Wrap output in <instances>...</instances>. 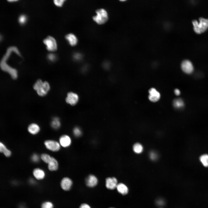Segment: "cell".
Here are the masks:
<instances>
[{
	"label": "cell",
	"mask_w": 208,
	"mask_h": 208,
	"mask_svg": "<svg viewBox=\"0 0 208 208\" xmlns=\"http://www.w3.org/2000/svg\"><path fill=\"white\" fill-rule=\"evenodd\" d=\"M72 185V181L69 178L65 177L62 179L60 182V186L63 190L68 191L70 190Z\"/></svg>",
	"instance_id": "cell-10"
},
{
	"label": "cell",
	"mask_w": 208,
	"mask_h": 208,
	"mask_svg": "<svg viewBox=\"0 0 208 208\" xmlns=\"http://www.w3.org/2000/svg\"><path fill=\"white\" fill-rule=\"evenodd\" d=\"M157 203L159 205H162L164 204V202L162 200H159L157 201Z\"/></svg>",
	"instance_id": "cell-36"
},
{
	"label": "cell",
	"mask_w": 208,
	"mask_h": 208,
	"mask_svg": "<svg viewBox=\"0 0 208 208\" xmlns=\"http://www.w3.org/2000/svg\"><path fill=\"white\" fill-rule=\"evenodd\" d=\"M40 129L39 126L37 124L34 123L30 124L27 127L28 132L33 135L38 134L40 132Z\"/></svg>",
	"instance_id": "cell-14"
},
{
	"label": "cell",
	"mask_w": 208,
	"mask_h": 208,
	"mask_svg": "<svg viewBox=\"0 0 208 208\" xmlns=\"http://www.w3.org/2000/svg\"><path fill=\"white\" fill-rule=\"evenodd\" d=\"M117 185V180L115 177H108L106 179V186L108 189L113 190L116 187Z\"/></svg>",
	"instance_id": "cell-13"
},
{
	"label": "cell",
	"mask_w": 208,
	"mask_h": 208,
	"mask_svg": "<svg viewBox=\"0 0 208 208\" xmlns=\"http://www.w3.org/2000/svg\"><path fill=\"white\" fill-rule=\"evenodd\" d=\"M149 156L151 159L155 160L157 158V155L155 152L152 151L150 153Z\"/></svg>",
	"instance_id": "cell-30"
},
{
	"label": "cell",
	"mask_w": 208,
	"mask_h": 208,
	"mask_svg": "<svg viewBox=\"0 0 208 208\" xmlns=\"http://www.w3.org/2000/svg\"><path fill=\"white\" fill-rule=\"evenodd\" d=\"M44 144L48 150L53 152L58 151L60 148L59 142L53 140H47L44 142Z\"/></svg>",
	"instance_id": "cell-6"
},
{
	"label": "cell",
	"mask_w": 208,
	"mask_h": 208,
	"mask_svg": "<svg viewBox=\"0 0 208 208\" xmlns=\"http://www.w3.org/2000/svg\"><path fill=\"white\" fill-rule=\"evenodd\" d=\"M98 183V179L94 175H89L86 180L87 185L90 187H93L96 185Z\"/></svg>",
	"instance_id": "cell-15"
},
{
	"label": "cell",
	"mask_w": 208,
	"mask_h": 208,
	"mask_svg": "<svg viewBox=\"0 0 208 208\" xmlns=\"http://www.w3.org/2000/svg\"><path fill=\"white\" fill-rule=\"evenodd\" d=\"M174 93L175 95L178 96L180 94V92L178 89H176L174 90Z\"/></svg>",
	"instance_id": "cell-35"
},
{
	"label": "cell",
	"mask_w": 208,
	"mask_h": 208,
	"mask_svg": "<svg viewBox=\"0 0 208 208\" xmlns=\"http://www.w3.org/2000/svg\"><path fill=\"white\" fill-rule=\"evenodd\" d=\"M133 149L135 153L139 154L142 153L143 151V147L141 144L137 143L134 145Z\"/></svg>",
	"instance_id": "cell-23"
},
{
	"label": "cell",
	"mask_w": 208,
	"mask_h": 208,
	"mask_svg": "<svg viewBox=\"0 0 208 208\" xmlns=\"http://www.w3.org/2000/svg\"><path fill=\"white\" fill-rule=\"evenodd\" d=\"M173 105L175 108L179 109L184 106V103L182 99L178 98L174 100Z\"/></svg>",
	"instance_id": "cell-21"
},
{
	"label": "cell",
	"mask_w": 208,
	"mask_h": 208,
	"mask_svg": "<svg viewBox=\"0 0 208 208\" xmlns=\"http://www.w3.org/2000/svg\"><path fill=\"white\" fill-rule=\"evenodd\" d=\"M27 21V17L24 14L21 15L19 17L18 21L19 23L22 25L25 24Z\"/></svg>",
	"instance_id": "cell-26"
},
{
	"label": "cell",
	"mask_w": 208,
	"mask_h": 208,
	"mask_svg": "<svg viewBox=\"0 0 208 208\" xmlns=\"http://www.w3.org/2000/svg\"><path fill=\"white\" fill-rule=\"evenodd\" d=\"M113 208V207H111V208Z\"/></svg>",
	"instance_id": "cell-38"
},
{
	"label": "cell",
	"mask_w": 208,
	"mask_h": 208,
	"mask_svg": "<svg viewBox=\"0 0 208 208\" xmlns=\"http://www.w3.org/2000/svg\"><path fill=\"white\" fill-rule=\"evenodd\" d=\"M148 98L151 102H156L159 100L161 95L160 93L154 88H150L149 91Z\"/></svg>",
	"instance_id": "cell-8"
},
{
	"label": "cell",
	"mask_w": 208,
	"mask_h": 208,
	"mask_svg": "<svg viewBox=\"0 0 208 208\" xmlns=\"http://www.w3.org/2000/svg\"><path fill=\"white\" fill-rule=\"evenodd\" d=\"M109 64L108 62H105L103 64V67L105 69H107L109 67Z\"/></svg>",
	"instance_id": "cell-34"
},
{
	"label": "cell",
	"mask_w": 208,
	"mask_h": 208,
	"mask_svg": "<svg viewBox=\"0 0 208 208\" xmlns=\"http://www.w3.org/2000/svg\"><path fill=\"white\" fill-rule=\"evenodd\" d=\"M47 164L48 169L50 171H55L58 169V162L53 157H52L50 161Z\"/></svg>",
	"instance_id": "cell-16"
},
{
	"label": "cell",
	"mask_w": 208,
	"mask_h": 208,
	"mask_svg": "<svg viewBox=\"0 0 208 208\" xmlns=\"http://www.w3.org/2000/svg\"><path fill=\"white\" fill-rule=\"evenodd\" d=\"M33 88L39 96H44L49 92L50 86L47 81H43L41 79H38L34 83Z\"/></svg>",
	"instance_id": "cell-2"
},
{
	"label": "cell",
	"mask_w": 208,
	"mask_h": 208,
	"mask_svg": "<svg viewBox=\"0 0 208 208\" xmlns=\"http://www.w3.org/2000/svg\"><path fill=\"white\" fill-rule=\"evenodd\" d=\"M40 158L39 156L37 154L34 153L31 155V158L33 162L37 163L39 161Z\"/></svg>",
	"instance_id": "cell-28"
},
{
	"label": "cell",
	"mask_w": 208,
	"mask_h": 208,
	"mask_svg": "<svg viewBox=\"0 0 208 208\" xmlns=\"http://www.w3.org/2000/svg\"><path fill=\"white\" fill-rule=\"evenodd\" d=\"M79 208H91V207L88 204L84 203L80 205Z\"/></svg>",
	"instance_id": "cell-33"
},
{
	"label": "cell",
	"mask_w": 208,
	"mask_h": 208,
	"mask_svg": "<svg viewBox=\"0 0 208 208\" xmlns=\"http://www.w3.org/2000/svg\"><path fill=\"white\" fill-rule=\"evenodd\" d=\"M32 173L34 177L38 180L43 179L45 176L44 171L40 168H34L33 171Z\"/></svg>",
	"instance_id": "cell-11"
},
{
	"label": "cell",
	"mask_w": 208,
	"mask_h": 208,
	"mask_svg": "<svg viewBox=\"0 0 208 208\" xmlns=\"http://www.w3.org/2000/svg\"><path fill=\"white\" fill-rule=\"evenodd\" d=\"M65 0H55L53 1L55 4L58 7L62 6Z\"/></svg>",
	"instance_id": "cell-31"
},
{
	"label": "cell",
	"mask_w": 208,
	"mask_h": 208,
	"mask_svg": "<svg viewBox=\"0 0 208 208\" xmlns=\"http://www.w3.org/2000/svg\"><path fill=\"white\" fill-rule=\"evenodd\" d=\"M0 152L6 157H10L12 154L11 151L1 142H0Z\"/></svg>",
	"instance_id": "cell-18"
},
{
	"label": "cell",
	"mask_w": 208,
	"mask_h": 208,
	"mask_svg": "<svg viewBox=\"0 0 208 208\" xmlns=\"http://www.w3.org/2000/svg\"><path fill=\"white\" fill-rule=\"evenodd\" d=\"M181 68L185 73L190 74L192 72L194 68L192 62L188 60L183 61L181 64Z\"/></svg>",
	"instance_id": "cell-7"
},
{
	"label": "cell",
	"mask_w": 208,
	"mask_h": 208,
	"mask_svg": "<svg viewBox=\"0 0 208 208\" xmlns=\"http://www.w3.org/2000/svg\"><path fill=\"white\" fill-rule=\"evenodd\" d=\"M12 52H14L20 56H21L20 52L16 47H10L7 49L5 54L1 60L0 65L1 70L8 73L12 78L14 79H17L18 77L17 71L16 69L10 66L6 62L7 60Z\"/></svg>",
	"instance_id": "cell-1"
},
{
	"label": "cell",
	"mask_w": 208,
	"mask_h": 208,
	"mask_svg": "<svg viewBox=\"0 0 208 208\" xmlns=\"http://www.w3.org/2000/svg\"><path fill=\"white\" fill-rule=\"evenodd\" d=\"M56 56L54 54L50 53L48 54L47 58L50 62H53L55 61L56 59Z\"/></svg>",
	"instance_id": "cell-29"
},
{
	"label": "cell",
	"mask_w": 208,
	"mask_h": 208,
	"mask_svg": "<svg viewBox=\"0 0 208 208\" xmlns=\"http://www.w3.org/2000/svg\"><path fill=\"white\" fill-rule=\"evenodd\" d=\"M199 22L196 20L192 21L194 29L196 33L200 34L205 31L208 28V19L203 17L199 18Z\"/></svg>",
	"instance_id": "cell-3"
},
{
	"label": "cell",
	"mask_w": 208,
	"mask_h": 208,
	"mask_svg": "<svg viewBox=\"0 0 208 208\" xmlns=\"http://www.w3.org/2000/svg\"><path fill=\"white\" fill-rule=\"evenodd\" d=\"M73 58L74 60L79 61L82 58V55L80 53H76L74 54Z\"/></svg>",
	"instance_id": "cell-32"
},
{
	"label": "cell",
	"mask_w": 208,
	"mask_h": 208,
	"mask_svg": "<svg viewBox=\"0 0 208 208\" xmlns=\"http://www.w3.org/2000/svg\"><path fill=\"white\" fill-rule=\"evenodd\" d=\"M46 46L47 49L49 51H55L57 49V43L55 39L52 37L48 36L43 41Z\"/></svg>",
	"instance_id": "cell-5"
},
{
	"label": "cell",
	"mask_w": 208,
	"mask_h": 208,
	"mask_svg": "<svg viewBox=\"0 0 208 208\" xmlns=\"http://www.w3.org/2000/svg\"><path fill=\"white\" fill-rule=\"evenodd\" d=\"M65 38L71 46H74L77 44V39L74 34L72 33L69 34L65 36Z\"/></svg>",
	"instance_id": "cell-17"
},
{
	"label": "cell",
	"mask_w": 208,
	"mask_h": 208,
	"mask_svg": "<svg viewBox=\"0 0 208 208\" xmlns=\"http://www.w3.org/2000/svg\"><path fill=\"white\" fill-rule=\"evenodd\" d=\"M73 133L74 135L76 137L80 136L82 134L81 129L78 127H76L74 128Z\"/></svg>",
	"instance_id": "cell-27"
},
{
	"label": "cell",
	"mask_w": 208,
	"mask_h": 208,
	"mask_svg": "<svg viewBox=\"0 0 208 208\" xmlns=\"http://www.w3.org/2000/svg\"><path fill=\"white\" fill-rule=\"evenodd\" d=\"M116 188L118 192L122 195L127 194L128 191L127 187L122 183L118 184Z\"/></svg>",
	"instance_id": "cell-19"
},
{
	"label": "cell",
	"mask_w": 208,
	"mask_h": 208,
	"mask_svg": "<svg viewBox=\"0 0 208 208\" xmlns=\"http://www.w3.org/2000/svg\"><path fill=\"white\" fill-rule=\"evenodd\" d=\"M52 157L49 154L44 153L42 154L40 156V158L42 161L45 163L48 164L50 161Z\"/></svg>",
	"instance_id": "cell-24"
},
{
	"label": "cell",
	"mask_w": 208,
	"mask_h": 208,
	"mask_svg": "<svg viewBox=\"0 0 208 208\" xmlns=\"http://www.w3.org/2000/svg\"><path fill=\"white\" fill-rule=\"evenodd\" d=\"M78 100L79 96L76 93L70 92L67 94L66 101L68 103L74 105L77 103Z\"/></svg>",
	"instance_id": "cell-9"
},
{
	"label": "cell",
	"mask_w": 208,
	"mask_h": 208,
	"mask_svg": "<svg viewBox=\"0 0 208 208\" xmlns=\"http://www.w3.org/2000/svg\"><path fill=\"white\" fill-rule=\"evenodd\" d=\"M59 141L60 145L64 148L69 146L71 143L70 138L66 135H64L61 136L59 138Z\"/></svg>",
	"instance_id": "cell-12"
},
{
	"label": "cell",
	"mask_w": 208,
	"mask_h": 208,
	"mask_svg": "<svg viewBox=\"0 0 208 208\" xmlns=\"http://www.w3.org/2000/svg\"><path fill=\"white\" fill-rule=\"evenodd\" d=\"M199 160L203 166L205 167H208V155L204 154L200 156Z\"/></svg>",
	"instance_id": "cell-22"
},
{
	"label": "cell",
	"mask_w": 208,
	"mask_h": 208,
	"mask_svg": "<svg viewBox=\"0 0 208 208\" xmlns=\"http://www.w3.org/2000/svg\"><path fill=\"white\" fill-rule=\"evenodd\" d=\"M96 15L93 17V19L97 24L101 25L105 23L108 19L107 13L105 10L101 8L96 11Z\"/></svg>",
	"instance_id": "cell-4"
},
{
	"label": "cell",
	"mask_w": 208,
	"mask_h": 208,
	"mask_svg": "<svg viewBox=\"0 0 208 208\" xmlns=\"http://www.w3.org/2000/svg\"><path fill=\"white\" fill-rule=\"evenodd\" d=\"M17 1V0H8V1L9 2H13V1H14V2L16 1Z\"/></svg>",
	"instance_id": "cell-37"
},
{
	"label": "cell",
	"mask_w": 208,
	"mask_h": 208,
	"mask_svg": "<svg viewBox=\"0 0 208 208\" xmlns=\"http://www.w3.org/2000/svg\"><path fill=\"white\" fill-rule=\"evenodd\" d=\"M41 207V208H53L54 205L51 202L47 201L42 203Z\"/></svg>",
	"instance_id": "cell-25"
},
{
	"label": "cell",
	"mask_w": 208,
	"mask_h": 208,
	"mask_svg": "<svg viewBox=\"0 0 208 208\" xmlns=\"http://www.w3.org/2000/svg\"><path fill=\"white\" fill-rule=\"evenodd\" d=\"M51 125L53 129H59L61 125V122L60 119L57 117H53L51 122Z\"/></svg>",
	"instance_id": "cell-20"
}]
</instances>
